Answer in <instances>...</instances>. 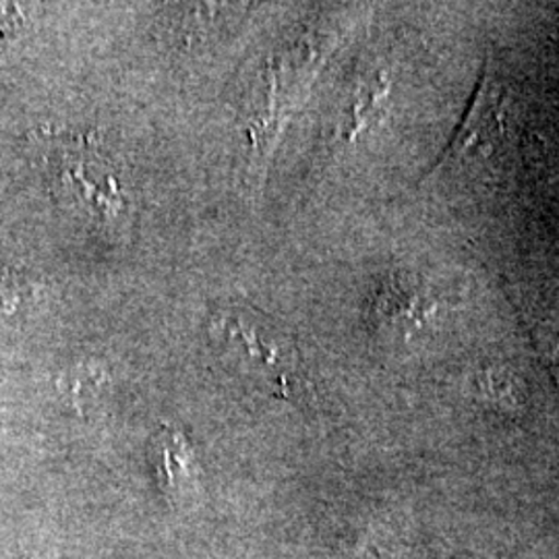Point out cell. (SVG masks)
I'll list each match as a JSON object with an SVG mask.
<instances>
[{
	"label": "cell",
	"instance_id": "cell-2",
	"mask_svg": "<svg viewBox=\"0 0 559 559\" xmlns=\"http://www.w3.org/2000/svg\"><path fill=\"white\" fill-rule=\"evenodd\" d=\"M154 459L162 487L166 493L189 496L198 487V462L193 450L179 431L164 427L154 441Z\"/></svg>",
	"mask_w": 559,
	"mask_h": 559
},
{
	"label": "cell",
	"instance_id": "cell-1",
	"mask_svg": "<svg viewBox=\"0 0 559 559\" xmlns=\"http://www.w3.org/2000/svg\"><path fill=\"white\" fill-rule=\"evenodd\" d=\"M38 156L46 182L60 203L102 224L124 214L127 200L98 141L75 135L44 138L38 141Z\"/></svg>",
	"mask_w": 559,
	"mask_h": 559
}]
</instances>
